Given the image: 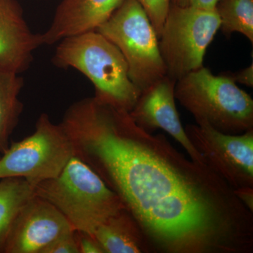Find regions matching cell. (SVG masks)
<instances>
[{"mask_svg": "<svg viewBox=\"0 0 253 253\" xmlns=\"http://www.w3.org/2000/svg\"><path fill=\"white\" fill-rule=\"evenodd\" d=\"M60 124L75 156L136 218L153 253H253V212L164 134L144 131L128 111L94 96L71 105Z\"/></svg>", "mask_w": 253, "mask_h": 253, "instance_id": "obj_1", "label": "cell"}, {"mask_svg": "<svg viewBox=\"0 0 253 253\" xmlns=\"http://www.w3.org/2000/svg\"><path fill=\"white\" fill-rule=\"evenodd\" d=\"M52 63L83 73L94 86V97L118 109L129 112L140 96L141 91L129 78L124 56L97 31L59 42Z\"/></svg>", "mask_w": 253, "mask_h": 253, "instance_id": "obj_2", "label": "cell"}, {"mask_svg": "<svg viewBox=\"0 0 253 253\" xmlns=\"http://www.w3.org/2000/svg\"><path fill=\"white\" fill-rule=\"evenodd\" d=\"M36 195L52 204L75 231L94 234L125 207L122 201L86 163L73 156L59 175L36 184Z\"/></svg>", "mask_w": 253, "mask_h": 253, "instance_id": "obj_3", "label": "cell"}, {"mask_svg": "<svg viewBox=\"0 0 253 253\" xmlns=\"http://www.w3.org/2000/svg\"><path fill=\"white\" fill-rule=\"evenodd\" d=\"M174 94L196 124L229 134L253 129V99L228 74L203 66L176 81Z\"/></svg>", "mask_w": 253, "mask_h": 253, "instance_id": "obj_4", "label": "cell"}, {"mask_svg": "<svg viewBox=\"0 0 253 253\" xmlns=\"http://www.w3.org/2000/svg\"><path fill=\"white\" fill-rule=\"evenodd\" d=\"M96 31L117 46L141 92L167 75L157 33L138 0H124Z\"/></svg>", "mask_w": 253, "mask_h": 253, "instance_id": "obj_5", "label": "cell"}, {"mask_svg": "<svg viewBox=\"0 0 253 253\" xmlns=\"http://www.w3.org/2000/svg\"><path fill=\"white\" fill-rule=\"evenodd\" d=\"M219 28L215 9L171 4L158 36L167 76L176 82L203 67L206 51Z\"/></svg>", "mask_w": 253, "mask_h": 253, "instance_id": "obj_6", "label": "cell"}, {"mask_svg": "<svg viewBox=\"0 0 253 253\" xmlns=\"http://www.w3.org/2000/svg\"><path fill=\"white\" fill-rule=\"evenodd\" d=\"M74 156L72 142L61 124L42 113L34 132L9 145L0 156V179L17 176L36 186L59 175Z\"/></svg>", "mask_w": 253, "mask_h": 253, "instance_id": "obj_7", "label": "cell"}, {"mask_svg": "<svg viewBox=\"0 0 253 253\" xmlns=\"http://www.w3.org/2000/svg\"><path fill=\"white\" fill-rule=\"evenodd\" d=\"M184 129L205 164L233 189L253 187V129L229 134L206 124Z\"/></svg>", "mask_w": 253, "mask_h": 253, "instance_id": "obj_8", "label": "cell"}, {"mask_svg": "<svg viewBox=\"0 0 253 253\" xmlns=\"http://www.w3.org/2000/svg\"><path fill=\"white\" fill-rule=\"evenodd\" d=\"M75 231L52 204L35 195L23 206L11 226L5 253H42L53 241Z\"/></svg>", "mask_w": 253, "mask_h": 253, "instance_id": "obj_9", "label": "cell"}, {"mask_svg": "<svg viewBox=\"0 0 253 253\" xmlns=\"http://www.w3.org/2000/svg\"><path fill=\"white\" fill-rule=\"evenodd\" d=\"M175 84L167 75L156 82L141 91L129 116L136 126L147 132L154 134L160 129L168 133L186 150L191 159L205 164L181 124L176 107Z\"/></svg>", "mask_w": 253, "mask_h": 253, "instance_id": "obj_10", "label": "cell"}, {"mask_svg": "<svg viewBox=\"0 0 253 253\" xmlns=\"http://www.w3.org/2000/svg\"><path fill=\"white\" fill-rule=\"evenodd\" d=\"M42 45L41 33L32 31L19 1L0 0V67L21 74Z\"/></svg>", "mask_w": 253, "mask_h": 253, "instance_id": "obj_11", "label": "cell"}, {"mask_svg": "<svg viewBox=\"0 0 253 253\" xmlns=\"http://www.w3.org/2000/svg\"><path fill=\"white\" fill-rule=\"evenodd\" d=\"M124 0H63L56 8L49 27L41 33L43 45L64 38L96 31Z\"/></svg>", "mask_w": 253, "mask_h": 253, "instance_id": "obj_12", "label": "cell"}, {"mask_svg": "<svg viewBox=\"0 0 253 253\" xmlns=\"http://www.w3.org/2000/svg\"><path fill=\"white\" fill-rule=\"evenodd\" d=\"M94 235L105 253H153L140 224L126 208L103 222Z\"/></svg>", "mask_w": 253, "mask_h": 253, "instance_id": "obj_13", "label": "cell"}, {"mask_svg": "<svg viewBox=\"0 0 253 253\" xmlns=\"http://www.w3.org/2000/svg\"><path fill=\"white\" fill-rule=\"evenodd\" d=\"M20 73L0 67V154L9 146V139L17 126L23 104L19 95L24 86Z\"/></svg>", "mask_w": 253, "mask_h": 253, "instance_id": "obj_14", "label": "cell"}, {"mask_svg": "<svg viewBox=\"0 0 253 253\" xmlns=\"http://www.w3.org/2000/svg\"><path fill=\"white\" fill-rule=\"evenodd\" d=\"M36 186L23 177L11 176L0 180V252L15 219L23 206L36 195Z\"/></svg>", "mask_w": 253, "mask_h": 253, "instance_id": "obj_15", "label": "cell"}, {"mask_svg": "<svg viewBox=\"0 0 253 253\" xmlns=\"http://www.w3.org/2000/svg\"><path fill=\"white\" fill-rule=\"evenodd\" d=\"M214 9L226 36L239 33L253 42V0H219Z\"/></svg>", "mask_w": 253, "mask_h": 253, "instance_id": "obj_16", "label": "cell"}, {"mask_svg": "<svg viewBox=\"0 0 253 253\" xmlns=\"http://www.w3.org/2000/svg\"><path fill=\"white\" fill-rule=\"evenodd\" d=\"M143 6L148 17L152 23L155 31L159 36L162 31L168 11L170 7V0H138Z\"/></svg>", "mask_w": 253, "mask_h": 253, "instance_id": "obj_17", "label": "cell"}, {"mask_svg": "<svg viewBox=\"0 0 253 253\" xmlns=\"http://www.w3.org/2000/svg\"><path fill=\"white\" fill-rule=\"evenodd\" d=\"M42 253H79L76 231L60 236L47 246Z\"/></svg>", "mask_w": 253, "mask_h": 253, "instance_id": "obj_18", "label": "cell"}, {"mask_svg": "<svg viewBox=\"0 0 253 253\" xmlns=\"http://www.w3.org/2000/svg\"><path fill=\"white\" fill-rule=\"evenodd\" d=\"M79 253H105L94 234L76 231Z\"/></svg>", "mask_w": 253, "mask_h": 253, "instance_id": "obj_19", "label": "cell"}, {"mask_svg": "<svg viewBox=\"0 0 253 253\" xmlns=\"http://www.w3.org/2000/svg\"><path fill=\"white\" fill-rule=\"evenodd\" d=\"M219 0H170L171 4L180 7L214 9Z\"/></svg>", "mask_w": 253, "mask_h": 253, "instance_id": "obj_20", "label": "cell"}, {"mask_svg": "<svg viewBox=\"0 0 253 253\" xmlns=\"http://www.w3.org/2000/svg\"><path fill=\"white\" fill-rule=\"evenodd\" d=\"M231 79L236 83L244 84L249 87L253 86V63L249 66L238 71L237 73L229 74Z\"/></svg>", "mask_w": 253, "mask_h": 253, "instance_id": "obj_21", "label": "cell"}, {"mask_svg": "<svg viewBox=\"0 0 253 253\" xmlns=\"http://www.w3.org/2000/svg\"><path fill=\"white\" fill-rule=\"evenodd\" d=\"M234 192L239 201L253 212V187L239 188L234 189Z\"/></svg>", "mask_w": 253, "mask_h": 253, "instance_id": "obj_22", "label": "cell"}]
</instances>
